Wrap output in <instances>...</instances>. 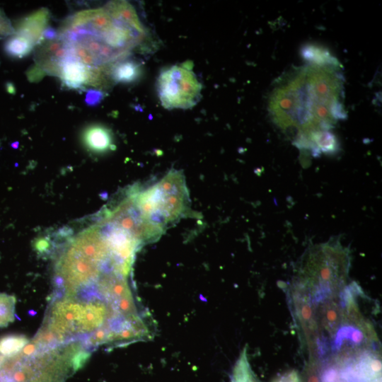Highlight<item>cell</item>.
I'll return each mask as SVG.
<instances>
[{"label":"cell","mask_w":382,"mask_h":382,"mask_svg":"<svg viewBox=\"0 0 382 382\" xmlns=\"http://www.w3.org/2000/svg\"><path fill=\"white\" fill-rule=\"evenodd\" d=\"M302 264L301 280L303 286L313 287V301L318 303L345 283L349 260L346 249L332 241L313 247Z\"/></svg>","instance_id":"obj_7"},{"label":"cell","mask_w":382,"mask_h":382,"mask_svg":"<svg viewBox=\"0 0 382 382\" xmlns=\"http://www.w3.org/2000/svg\"><path fill=\"white\" fill-rule=\"evenodd\" d=\"M15 306L14 296L0 294V328L6 327L15 320Z\"/></svg>","instance_id":"obj_19"},{"label":"cell","mask_w":382,"mask_h":382,"mask_svg":"<svg viewBox=\"0 0 382 382\" xmlns=\"http://www.w3.org/2000/svg\"><path fill=\"white\" fill-rule=\"evenodd\" d=\"M202 86L191 66H172L161 72L157 79L158 96L166 109H187L201 97Z\"/></svg>","instance_id":"obj_8"},{"label":"cell","mask_w":382,"mask_h":382,"mask_svg":"<svg viewBox=\"0 0 382 382\" xmlns=\"http://www.w3.org/2000/svg\"><path fill=\"white\" fill-rule=\"evenodd\" d=\"M231 382H257L250 366L245 349L233 369Z\"/></svg>","instance_id":"obj_17"},{"label":"cell","mask_w":382,"mask_h":382,"mask_svg":"<svg viewBox=\"0 0 382 382\" xmlns=\"http://www.w3.org/2000/svg\"><path fill=\"white\" fill-rule=\"evenodd\" d=\"M103 96L100 91L89 89L86 94L85 102L88 105H96L100 103Z\"/></svg>","instance_id":"obj_24"},{"label":"cell","mask_w":382,"mask_h":382,"mask_svg":"<svg viewBox=\"0 0 382 382\" xmlns=\"http://www.w3.org/2000/svg\"><path fill=\"white\" fill-rule=\"evenodd\" d=\"M58 37V31H56L52 27H47L42 35L43 40L45 39L47 41L54 40Z\"/></svg>","instance_id":"obj_26"},{"label":"cell","mask_w":382,"mask_h":382,"mask_svg":"<svg viewBox=\"0 0 382 382\" xmlns=\"http://www.w3.org/2000/svg\"><path fill=\"white\" fill-rule=\"evenodd\" d=\"M141 74V66L132 59H123L110 68V79L117 83H132L139 79Z\"/></svg>","instance_id":"obj_14"},{"label":"cell","mask_w":382,"mask_h":382,"mask_svg":"<svg viewBox=\"0 0 382 382\" xmlns=\"http://www.w3.org/2000/svg\"><path fill=\"white\" fill-rule=\"evenodd\" d=\"M342 66L308 63L279 77L271 92L272 121L300 150L312 151L311 137L347 118Z\"/></svg>","instance_id":"obj_1"},{"label":"cell","mask_w":382,"mask_h":382,"mask_svg":"<svg viewBox=\"0 0 382 382\" xmlns=\"http://www.w3.org/2000/svg\"><path fill=\"white\" fill-rule=\"evenodd\" d=\"M320 382H340L339 371L332 366L325 368L320 375Z\"/></svg>","instance_id":"obj_23"},{"label":"cell","mask_w":382,"mask_h":382,"mask_svg":"<svg viewBox=\"0 0 382 382\" xmlns=\"http://www.w3.org/2000/svg\"><path fill=\"white\" fill-rule=\"evenodd\" d=\"M34 45L26 38L13 34L4 45V50L8 55L14 58H23L28 55Z\"/></svg>","instance_id":"obj_16"},{"label":"cell","mask_w":382,"mask_h":382,"mask_svg":"<svg viewBox=\"0 0 382 382\" xmlns=\"http://www.w3.org/2000/svg\"><path fill=\"white\" fill-rule=\"evenodd\" d=\"M323 320L325 326L329 330H334L339 324L340 312L336 304L333 303H328L324 308Z\"/></svg>","instance_id":"obj_21"},{"label":"cell","mask_w":382,"mask_h":382,"mask_svg":"<svg viewBox=\"0 0 382 382\" xmlns=\"http://www.w3.org/2000/svg\"><path fill=\"white\" fill-rule=\"evenodd\" d=\"M363 340L362 332L352 326H345L340 328L335 335L333 349L338 350L345 340L352 344H360Z\"/></svg>","instance_id":"obj_20"},{"label":"cell","mask_w":382,"mask_h":382,"mask_svg":"<svg viewBox=\"0 0 382 382\" xmlns=\"http://www.w3.org/2000/svg\"><path fill=\"white\" fill-rule=\"evenodd\" d=\"M142 219L163 233L185 214L189 195L183 174L171 170L152 186L133 188L129 193Z\"/></svg>","instance_id":"obj_6"},{"label":"cell","mask_w":382,"mask_h":382,"mask_svg":"<svg viewBox=\"0 0 382 382\" xmlns=\"http://www.w3.org/2000/svg\"><path fill=\"white\" fill-rule=\"evenodd\" d=\"M310 141L313 146L312 156H318L321 153L335 154L340 150L339 141L330 130L318 132L313 134Z\"/></svg>","instance_id":"obj_15"},{"label":"cell","mask_w":382,"mask_h":382,"mask_svg":"<svg viewBox=\"0 0 382 382\" xmlns=\"http://www.w3.org/2000/svg\"><path fill=\"white\" fill-rule=\"evenodd\" d=\"M44 42L35 52V66L28 72L32 81L46 74L58 76L62 63L69 57L66 45L59 37Z\"/></svg>","instance_id":"obj_9"},{"label":"cell","mask_w":382,"mask_h":382,"mask_svg":"<svg viewBox=\"0 0 382 382\" xmlns=\"http://www.w3.org/2000/svg\"><path fill=\"white\" fill-rule=\"evenodd\" d=\"M106 311L91 294L83 299L65 295L51 306L44 325L33 342L46 349L79 336L91 335L103 326Z\"/></svg>","instance_id":"obj_4"},{"label":"cell","mask_w":382,"mask_h":382,"mask_svg":"<svg viewBox=\"0 0 382 382\" xmlns=\"http://www.w3.org/2000/svg\"><path fill=\"white\" fill-rule=\"evenodd\" d=\"M90 69L69 57L62 64L59 77L70 88H81L88 84Z\"/></svg>","instance_id":"obj_11"},{"label":"cell","mask_w":382,"mask_h":382,"mask_svg":"<svg viewBox=\"0 0 382 382\" xmlns=\"http://www.w3.org/2000/svg\"><path fill=\"white\" fill-rule=\"evenodd\" d=\"M122 266L111 249L105 224L100 218L65 245L54 266V279L59 291L72 296L93 288L109 270L121 272Z\"/></svg>","instance_id":"obj_3"},{"label":"cell","mask_w":382,"mask_h":382,"mask_svg":"<svg viewBox=\"0 0 382 382\" xmlns=\"http://www.w3.org/2000/svg\"><path fill=\"white\" fill-rule=\"evenodd\" d=\"M29 342L23 335H9L0 339V354L6 357H12L21 351Z\"/></svg>","instance_id":"obj_18"},{"label":"cell","mask_w":382,"mask_h":382,"mask_svg":"<svg viewBox=\"0 0 382 382\" xmlns=\"http://www.w3.org/2000/svg\"><path fill=\"white\" fill-rule=\"evenodd\" d=\"M83 141L88 150L96 153L110 150L114 145L110 129L100 125L87 127L83 134Z\"/></svg>","instance_id":"obj_12"},{"label":"cell","mask_w":382,"mask_h":382,"mask_svg":"<svg viewBox=\"0 0 382 382\" xmlns=\"http://www.w3.org/2000/svg\"><path fill=\"white\" fill-rule=\"evenodd\" d=\"M50 11L46 8H41L25 16L17 23L15 34L28 40L34 47L42 42V35L48 27Z\"/></svg>","instance_id":"obj_10"},{"label":"cell","mask_w":382,"mask_h":382,"mask_svg":"<svg viewBox=\"0 0 382 382\" xmlns=\"http://www.w3.org/2000/svg\"><path fill=\"white\" fill-rule=\"evenodd\" d=\"M145 37L136 10L125 1L79 11L65 20L58 31L69 57L88 69L107 71L128 57Z\"/></svg>","instance_id":"obj_2"},{"label":"cell","mask_w":382,"mask_h":382,"mask_svg":"<svg viewBox=\"0 0 382 382\" xmlns=\"http://www.w3.org/2000/svg\"><path fill=\"white\" fill-rule=\"evenodd\" d=\"M82 345L51 347L33 355L21 351L0 364V382H64L70 372L81 368L88 357Z\"/></svg>","instance_id":"obj_5"},{"label":"cell","mask_w":382,"mask_h":382,"mask_svg":"<svg viewBox=\"0 0 382 382\" xmlns=\"http://www.w3.org/2000/svg\"><path fill=\"white\" fill-rule=\"evenodd\" d=\"M301 57L309 64L318 66H342L338 59L328 50L316 44H306L301 49Z\"/></svg>","instance_id":"obj_13"},{"label":"cell","mask_w":382,"mask_h":382,"mask_svg":"<svg viewBox=\"0 0 382 382\" xmlns=\"http://www.w3.org/2000/svg\"><path fill=\"white\" fill-rule=\"evenodd\" d=\"M14 33L15 28L3 10L0 8V38L11 36Z\"/></svg>","instance_id":"obj_22"},{"label":"cell","mask_w":382,"mask_h":382,"mask_svg":"<svg viewBox=\"0 0 382 382\" xmlns=\"http://www.w3.org/2000/svg\"><path fill=\"white\" fill-rule=\"evenodd\" d=\"M272 382H301L299 373L295 370L289 371Z\"/></svg>","instance_id":"obj_25"}]
</instances>
